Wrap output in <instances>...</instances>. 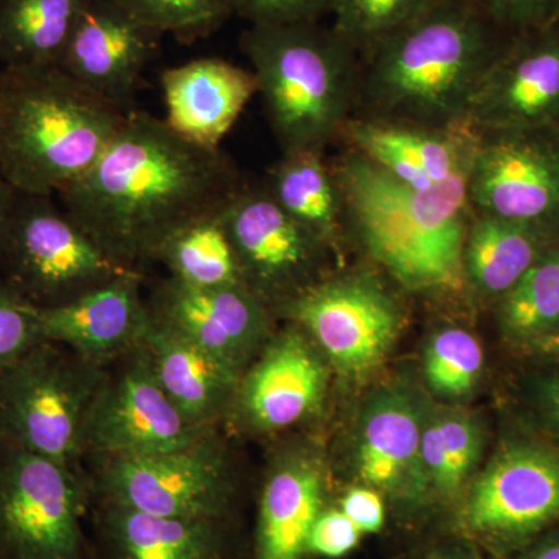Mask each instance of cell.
<instances>
[{
	"label": "cell",
	"instance_id": "cell-1",
	"mask_svg": "<svg viewBox=\"0 0 559 559\" xmlns=\"http://www.w3.org/2000/svg\"><path fill=\"white\" fill-rule=\"evenodd\" d=\"M242 187L223 151L132 109L94 167L55 197L109 259L138 271L176 231L223 212Z\"/></svg>",
	"mask_w": 559,
	"mask_h": 559
},
{
	"label": "cell",
	"instance_id": "cell-2",
	"mask_svg": "<svg viewBox=\"0 0 559 559\" xmlns=\"http://www.w3.org/2000/svg\"><path fill=\"white\" fill-rule=\"evenodd\" d=\"M496 28L468 0H436L370 51L362 95L373 119L465 127L474 91L502 49Z\"/></svg>",
	"mask_w": 559,
	"mask_h": 559
},
{
	"label": "cell",
	"instance_id": "cell-3",
	"mask_svg": "<svg viewBox=\"0 0 559 559\" xmlns=\"http://www.w3.org/2000/svg\"><path fill=\"white\" fill-rule=\"evenodd\" d=\"M334 175L360 241L401 285L426 293L465 285L468 170L419 190L355 151L342 159Z\"/></svg>",
	"mask_w": 559,
	"mask_h": 559
},
{
	"label": "cell",
	"instance_id": "cell-4",
	"mask_svg": "<svg viewBox=\"0 0 559 559\" xmlns=\"http://www.w3.org/2000/svg\"><path fill=\"white\" fill-rule=\"evenodd\" d=\"M127 114L57 66L0 69V171L21 193L55 197L94 167Z\"/></svg>",
	"mask_w": 559,
	"mask_h": 559
},
{
	"label": "cell",
	"instance_id": "cell-5",
	"mask_svg": "<svg viewBox=\"0 0 559 559\" xmlns=\"http://www.w3.org/2000/svg\"><path fill=\"white\" fill-rule=\"evenodd\" d=\"M242 50L283 153L322 151L344 130L355 98L356 51L333 28L250 25Z\"/></svg>",
	"mask_w": 559,
	"mask_h": 559
},
{
	"label": "cell",
	"instance_id": "cell-6",
	"mask_svg": "<svg viewBox=\"0 0 559 559\" xmlns=\"http://www.w3.org/2000/svg\"><path fill=\"white\" fill-rule=\"evenodd\" d=\"M106 374L53 342H40L0 369V444L72 465Z\"/></svg>",
	"mask_w": 559,
	"mask_h": 559
},
{
	"label": "cell",
	"instance_id": "cell-7",
	"mask_svg": "<svg viewBox=\"0 0 559 559\" xmlns=\"http://www.w3.org/2000/svg\"><path fill=\"white\" fill-rule=\"evenodd\" d=\"M53 198L16 191L0 248V283L36 308L60 307L131 272Z\"/></svg>",
	"mask_w": 559,
	"mask_h": 559
},
{
	"label": "cell",
	"instance_id": "cell-8",
	"mask_svg": "<svg viewBox=\"0 0 559 559\" xmlns=\"http://www.w3.org/2000/svg\"><path fill=\"white\" fill-rule=\"evenodd\" d=\"M559 524V454L533 444L499 451L451 510V532L510 555Z\"/></svg>",
	"mask_w": 559,
	"mask_h": 559
},
{
	"label": "cell",
	"instance_id": "cell-9",
	"mask_svg": "<svg viewBox=\"0 0 559 559\" xmlns=\"http://www.w3.org/2000/svg\"><path fill=\"white\" fill-rule=\"evenodd\" d=\"M84 509L72 465L0 444V559H83Z\"/></svg>",
	"mask_w": 559,
	"mask_h": 559
},
{
	"label": "cell",
	"instance_id": "cell-10",
	"mask_svg": "<svg viewBox=\"0 0 559 559\" xmlns=\"http://www.w3.org/2000/svg\"><path fill=\"white\" fill-rule=\"evenodd\" d=\"M106 460L97 484L102 503L154 516L229 520L234 479L212 430L179 450Z\"/></svg>",
	"mask_w": 559,
	"mask_h": 559
},
{
	"label": "cell",
	"instance_id": "cell-11",
	"mask_svg": "<svg viewBox=\"0 0 559 559\" xmlns=\"http://www.w3.org/2000/svg\"><path fill=\"white\" fill-rule=\"evenodd\" d=\"M278 311L299 325L345 377L377 369L403 326L396 301L367 275L319 280Z\"/></svg>",
	"mask_w": 559,
	"mask_h": 559
},
{
	"label": "cell",
	"instance_id": "cell-12",
	"mask_svg": "<svg viewBox=\"0 0 559 559\" xmlns=\"http://www.w3.org/2000/svg\"><path fill=\"white\" fill-rule=\"evenodd\" d=\"M550 134H479L466 178L469 207L546 234L559 229V140Z\"/></svg>",
	"mask_w": 559,
	"mask_h": 559
},
{
	"label": "cell",
	"instance_id": "cell-13",
	"mask_svg": "<svg viewBox=\"0 0 559 559\" xmlns=\"http://www.w3.org/2000/svg\"><path fill=\"white\" fill-rule=\"evenodd\" d=\"M221 218L246 288L270 310L319 282L316 271L325 245L290 218L266 187H242Z\"/></svg>",
	"mask_w": 559,
	"mask_h": 559
},
{
	"label": "cell",
	"instance_id": "cell-14",
	"mask_svg": "<svg viewBox=\"0 0 559 559\" xmlns=\"http://www.w3.org/2000/svg\"><path fill=\"white\" fill-rule=\"evenodd\" d=\"M95 393L83 430V452L106 459L142 457L179 450L212 429L200 428L165 395L139 348Z\"/></svg>",
	"mask_w": 559,
	"mask_h": 559
},
{
	"label": "cell",
	"instance_id": "cell-15",
	"mask_svg": "<svg viewBox=\"0 0 559 559\" xmlns=\"http://www.w3.org/2000/svg\"><path fill=\"white\" fill-rule=\"evenodd\" d=\"M465 127L479 132L559 131V28L522 33L502 47L471 98Z\"/></svg>",
	"mask_w": 559,
	"mask_h": 559
},
{
	"label": "cell",
	"instance_id": "cell-16",
	"mask_svg": "<svg viewBox=\"0 0 559 559\" xmlns=\"http://www.w3.org/2000/svg\"><path fill=\"white\" fill-rule=\"evenodd\" d=\"M426 407L411 385L378 390L360 412L353 444L358 479L409 514L432 507L421 463Z\"/></svg>",
	"mask_w": 559,
	"mask_h": 559
},
{
	"label": "cell",
	"instance_id": "cell-17",
	"mask_svg": "<svg viewBox=\"0 0 559 559\" xmlns=\"http://www.w3.org/2000/svg\"><path fill=\"white\" fill-rule=\"evenodd\" d=\"M329 380L325 356L294 323L271 336L241 374L230 417L259 433L293 428L322 407Z\"/></svg>",
	"mask_w": 559,
	"mask_h": 559
},
{
	"label": "cell",
	"instance_id": "cell-18",
	"mask_svg": "<svg viewBox=\"0 0 559 559\" xmlns=\"http://www.w3.org/2000/svg\"><path fill=\"white\" fill-rule=\"evenodd\" d=\"M146 305L153 322L241 373L271 337V310L246 286L198 288L168 277Z\"/></svg>",
	"mask_w": 559,
	"mask_h": 559
},
{
	"label": "cell",
	"instance_id": "cell-19",
	"mask_svg": "<svg viewBox=\"0 0 559 559\" xmlns=\"http://www.w3.org/2000/svg\"><path fill=\"white\" fill-rule=\"evenodd\" d=\"M160 36L119 0H86L57 68L103 100L130 112Z\"/></svg>",
	"mask_w": 559,
	"mask_h": 559
},
{
	"label": "cell",
	"instance_id": "cell-20",
	"mask_svg": "<svg viewBox=\"0 0 559 559\" xmlns=\"http://www.w3.org/2000/svg\"><path fill=\"white\" fill-rule=\"evenodd\" d=\"M36 314L44 342L60 344L100 367L134 352L151 320L139 271L121 274L60 307L36 308Z\"/></svg>",
	"mask_w": 559,
	"mask_h": 559
},
{
	"label": "cell",
	"instance_id": "cell-21",
	"mask_svg": "<svg viewBox=\"0 0 559 559\" xmlns=\"http://www.w3.org/2000/svg\"><path fill=\"white\" fill-rule=\"evenodd\" d=\"M165 123L202 148L219 150L250 98L259 92L252 70L221 58H198L160 76Z\"/></svg>",
	"mask_w": 559,
	"mask_h": 559
},
{
	"label": "cell",
	"instance_id": "cell-22",
	"mask_svg": "<svg viewBox=\"0 0 559 559\" xmlns=\"http://www.w3.org/2000/svg\"><path fill=\"white\" fill-rule=\"evenodd\" d=\"M326 503L322 459L310 448L283 452L261 491L252 559H308V539Z\"/></svg>",
	"mask_w": 559,
	"mask_h": 559
},
{
	"label": "cell",
	"instance_id": "cell-23",
	"mask_svg": "<svg viewBox=\"0 0 559 559\" xmlns=\"http://www.w3.org/2000/svg\"><path fill=\"white\" fill-rule=\"evenodd\" d=\"M356 151L414 189L440 186L468 170L477 138L469 128L418 127L385 120L345 123Z\"/></svg>",
	"mask_w": 559,
	"mask_h": 559
},
{
	"label": "cell",
	"instance_id": "cell-24",
	"mask_svg": "<svg viewBox=\"0 0 559 559\" xmlns=\"http://www.w3.org/2000/svg\"><path fill=\"white\" fill-rule=\"evenodd\" d=\"M165 395L200 428L229 414L241 371L150 320L139 347Z\"/></svg>",
	"mask_w": 559,
	"mask_h": 559
},
{
	"label": "cell",
	"instance_id": "cell-25",
	"mask_svg": "<svg viewBox=\"0 0 559 559\" xmlns=\"http://www.w3.org/2000/svg\"><path fill=\"white\" fill-rule=\"evenodd\" d=\"M109 559H229V520L154 516L102 503Z\"/></svg>",
	"mask_w": 559,
	"mask_h": 559
},
{
	"label": "cell",
	"instance_id": "cell-26",
	"mask_svg": "<svg viewBox=\"0 0 559 559\" xmlns=\"http://www.w3.org/2000/svg\"><path fill=\"white\" fill-rule=\"evenodd\" d=\"M484 450V430L455 404L428 403L421 432V463L432 506L454 509Z\"/></svg>",
	"mask_w": 559,
	"mask_h": 559
},
{
	"label": "cell",
	"instance_id": "cell-27",
	"mask_svg": "<svg viewBox=\"0 0 559 559\" xmlns=\"http://www.w3.org/2000/svg\"><path fill=\"white\" fill-rule=\"evenodd\" d=\"M546 231L477 215L463 245V277L481 296L502 297L547 252Z\"/></svg>",
	"mask_w": 559,
	"mask_h": 559
},
{
	"label": "cell",
	"instance_id": "cell-28",
	"mask_svg": "<svg viewBox=\"0 0 559 559\" xmlns=\"http://www.w3.org/2000/svg\"><path fill=\"white\" fill-rule=\"evenodd\" d=\"M86 0H0V69L57 66Z\"/></svg>",
	"mask_w": 559,
	"mask_h": 559
},
{
	"label": "cell",
	"instance_id": "cell-29",
	"mask_svg": "<svg viewBox=\"0 0 559 559\" xmlns=\"http://www.w3.org/2000/svg\"><path fill=\"white\" fill-rule=\"evenodd\" d=\"M266 190L280 207L323 245L340 234L344 200L322 151H294L272 168Z\"/></svg>",
	"mask_w": 559,
	"mask_h": 559
},
{
	"label": "cell",
	"instance_id": "cell-30",
	"mask_svg": "<svg viewBox=\"0 0 559 559\" xmlns=\"http://www.w3.org/2000/svg\"><path fill=\"white\" fill-rule=\"evenodd\" d=\"M221 213L183 227L160 246L154 260L170 271V277L198 288L245 286Z\"/></svg>",
	"mask_w": 559,
	"mask_h": 559
},
{
	"label": "cell",
	"instance_id": "cell-31",
	"mask_svg": "<svg viewBox=\"0 0 559 559\" xmlns=\"http://www.w3.org/2000/svg\"><path fill=\"white\" fill-rule=\"evenodd\" d=\"M499 322L511 341L555 336L559 329V249L547 250L500 297Z\"/></svg>",
	"mask_w": 559,
	"mask_h": 559
},
{
	"label": "cell",
	"instance_id": "cell-32",
	"mask_svg": "<svg viewBox=\"0 0 559 559\" xmlns=\"http://www.w3.org/2000/svg\"><path fill=\"white\" fill-rule=\"evenodd\" d=\"M484 360V349L473 333L444 326L426 344L423 374L432 395L444 403L459 404L479 384Z\"/></svg>",
	"mask_w": 559,
	"mask_h": 559
},
{
	"label": "cell",
	"instance_id": "cell-33",
	"mask_svg": "<svg viewBox=\"0 0 559 559\" xmlns=\"http://www.w3.org/2000/svg\"><path fill=\"white\" fill-rule=\"evenodd\" d=\"M436 0H333L331 28L355 51L369 55Z\"/></svg>",
	"mask_w": 559,
	"mask_h": 559
},
{
	"label": "cell",
	"instance_id": "cell-34",
	"mask_svg": "<svg viewBox=\"0 0 559 559\" xmlns=\"http://www.w3.org/2000/svg\"><path fill=\"white\" fill-rule=\"evenodd\" d=\"M151 31L180 39L200 38L215 31L230 14L234 0H119Z\"/></svg>",
	"mask_w": 559,
	"mask_h": 559
},
{
	"label": "cell",
	"instance_id": "cell-35",
	"mask_svg": "<svg viewBox=\"0 0 559 559\" xmlns=\"http://www.w3.org/2000/svg\"><path fill=\"white\" fill-rule=\"evenodd\" d=\"M40 342L36 308L0 283V369L16 362Z\"/></svg>",
	"mask_w": 559,
	"mask_h": 559
},
{
	"label": "cell",
	"instance_id": "cell-36",
	"mask_svg": "<svg viewBox=\"0 0 559 559\" xmlns=\"http://www.w3.org/2000/svg\"><path fill=\"white\" fill-rule=\"evenodd\" d=\"M498 28L520 33L558 25L559 0H468Z\"/></svg>",
	"mask_w": 559,
	"mask_h": 559
},
{
	"label": "cell",
	"instance_id": "cell-37",
	"mask_svg": "<svg viewBox=\"0 0 559 559\" xmlns=\"http://www.w3.org/2000/svg\"><path fill=\"white\" fill-rule=\"evenodd\" d=\"M331 5L333 0H234V14L250 25L301 24L318 22Z\"/></svg>",
	"mask_w": 559,
	"mask_h": 559
},
{
	"label": "cell",
	"instance_id": "cell-38",
	"mask_svg": "<svg viewBox=\"0 0 559 559\" xmlns=\"http://www.w3.org/2000/svg\"><path fill=\"white\" fill-rule=\"evenodd\" d=\"M360 532L340 507H326L319 514L308 539V557L341 559L358 549Z\"/></svg>",
	"mask_w": 559,
	"mask_h": 559
},
{
	"label": "cell",
	"instance_id": "cell-39",
	"mask_svg": "<svg viewBox=\"0 0 559 559\" xmlns=\"http://www.w3.org/2000/svg\"><path fill=\"white\" fill-rule=\"evenodd\" d=\"M337 507L366 535H377L388 524V502L377 489L360 485L349 488Z\"/></svg>",
	"mask_w": 559,
	"mask_h": 559
},
{
	"label": "cell",
	"instance_id": "cell-40",
	"mask_svg": "<svg viewBox=\"0 0 559 559\" xmlns=\"http://www.w3.org/2000/svg\"><path fill=\"white\" fill-rule=\"evenodd\" d=\"M415 559H484V551L471 540L452 533L447 539L433 544Z\"/></svg>",
	"mask_w": 559,
	"mask_h": 559
},
{
	"label": "cell",
	"instance_id": "cell-41",
	"mask_svg": "<svg viewBox=\"0 0 559 559\" xmlns=\"http://www.w3.org/2000/svg\"><path fill=\"white\" fill-rule=\"evenodd\" d=\"M511 559H559V530H550L516 551Z\"/></svg>",
	"mask_w": 559,
	"mask_h": 559
},
{
	"label": "cell",
	"instance_id": "cell-42",
	"mask_svg": "<svg viewBox=\"0 0 559 559\" xmlns=\"http://www.w3.org/2000/svg\"><path fill=\"white\" fill-rule=\"evenodd\" d=\"M16 190L11 187L9 180L0 171V248H2L3 235L9 224L11 209H13Z\"/></svg>",
	"mask_w": 559,
	"mask_h": 559
},
{
	"label": "cell",
	"instance_id": "cell-43",
	"mask_svg": "<svg viewBox=\"0 0 559 559\" xmlns=\"http://www.w3.org/2000/svg\"><path fill=\"white\" fill-rule=\"evenodd\" d=\"M544 401H546L551 417L559 423V377L544 385Z\"/></svg>",
	"mask_w": 559,
	"mask_h": 559
},
{
	"label": "cell",
	"instance_id": "cell-44",
	"mask_svg": "<svg viewBox=\"0 0 559 559\" xmlns=\"http://www.w3.org/2000/svg\"><path fill=\"white\" fill-rule=\"evenodd\" d=\"M555 336H557L558 344H559V329H558L557 333H555Z\"/></svg>",
	"mask_w": 559,
	"mask_h": 559
}]
</instances>
